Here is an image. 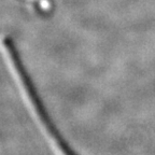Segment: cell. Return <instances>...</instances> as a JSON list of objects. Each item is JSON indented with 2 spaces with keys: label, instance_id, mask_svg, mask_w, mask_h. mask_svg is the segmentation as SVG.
I'll use <instances>...</instances> for the list:
<instances>
[]
</instances>
